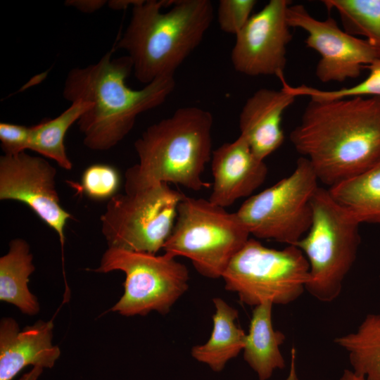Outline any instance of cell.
Masks as SVG:
<instances>
[{
    "mask_svg": "<svg viewBox=\"0 0 380 380\" xmlns=\"http://www.w3.org/2000/svg\"><path fill=\"white\" fill-rule=\"evenodd\" d=\"M360 224L380 225V160L365 172L328 189Z\"/></svg>",
    "mask_w": 380,
    "mask_h": 380,
    "instance_id": "cell-20",
    "label": "cell"
},
{
    "mask_svg": "<svg viewBox=\"0 0 380 380\" xmlns=\"http://www.w3.org/2000/svg\"><path fill=\"white\" fill-rule=\"evenodd\" d=\"M53 329L52 321L39 319L20 330L14 319H1L0 380H12L30 365L52 368L61 355L60 348L52 343Z\"/></svg>",
    "mask_w": 380,
    "mask_h": 380,
    "instance_id": "cell-15",
    "label": "cell"
},
{
    "mask_svg": "<svg viewBox=\"0 0 380 380\" xmlns=\"http://www.w3.org/2000/svg\"><path fill=\"white\" fill-rule=\"evenodd\" d=\"M286 20L290 27L305 31V44L320 56L315 75L321 82L357 78L366 65L380 58V52L366 39L343 30L333 18H315L303 5L290 4Z\"/></svg>",
    "mask_w": 380,
    "mask_h": 380,
    "instance_id": "cell-11",
    "label": "cell"
},
{
    "mask_svg": "<svg viewBox=\"0 0 380 380\" xmlns=\"http://www.w3.org/2000/svg\"><path fill=\"white\" fill-rule=\"evenodd\" d=\"M120 175L113 166L94 164L89 166L82 176V188L87 196L94 200L110 199L120 186Z\"/></svg>",
    "mask_w": 380,
    "mask_h": 380,
    "instance_id": "cell-25",
    "label": "cell"
},
{
    "mask_svg": "<svg viewBox=\"0 0 380 380\" xmlns=\"http://www.w3.org/2000/svg\"><path fill=\"white\" fill-rule=\"evenodd\" d=\"M214 18L210 0H140L117 47L146 85L175 72L201 44Z\"/></svg>",
    "mask_w": 380,
    "mask_h": 380,
    "instance_id": "cell-3",
    "label": "cell"
},
{
    "mask_svg": "<svg viewBox=\"0 0 380 380\" xmlns=\"http://www.w3.org/2000/svg\"><path fill=\"white\" fill-rule=\"evenodd\" d=\"M140 0H118L110 1L108 3L109 6L115 10L125 9L127 7H133L138 4Z\"/></svg>",
    "mask_w": 380,
    "mask_h": 380,
    "instance_id": "cell-30",
    "label": "cell"
},
{
    "mask_svg": "<svg viewBox=\"0 0 380 380\" xmlns=\"http://www.w3.org/2000/svg\"><path fill=\"white\" fill-rule=\"evenodd\" d=\"M32 260L30 246L23 239L11 240L8 253L0 258V300L14 305L27 315L39 311L37 298L27 285L35 270Z\"/></svg>",
    "mask_w": 380,
    "mask_h": 380,
    "instance_id": "cell-19",
    "label": "cell"
},
{
    "mask_svg": "<svg viewBox=\"0 0 380 380\" xmlns=\"http://www.w3.org/2000/svg\"><path fill=\"white\" fill-rule=\"evenodd\" d=\"M213 124L209 111L188 106L148 127L134 142L139 163L127 170L125 191L158 183L208 188L202 175L211 160Z\"/></svg>",
    "mask_w": 380,
    "mask_h": 380,
    "instance_id": "cell-4",
    "label": "cell"
},
{
    "mask_svg": "<svg viewBox=\"0 0 380 380\" xmlns=\"http://www.w3.org/2000/svg\"><path fill=\"white\" fill-rule=\"evenodd\" d=\"M334 343L347 352L355 374L380 380V314L367 315L355 331L336 337Z\"/></svg>",
    "mask_w": 380,
    "mask_h": 380,
    "instance_id": "cell-22",
    "label": "cell"
},
{
    "mask_svg": "<svg viewBox=\"0 0 380 380\" xmlns=\"http://www.w3.org/2000/svg\"><path fill=\"white\" fill-rule=\"evenodd\" d=\"M215 312L210 338L191 349V356L206 364L215 372L224 368L227 362L243 350L246 334L238 326V311L220 298L213 299Z\"/></svg>",
    "mask_w": 380,
    "mask_h": 380,
    "instance_id": "cell-18",
    "label": "cell"
},
{
    "mask_svg": "<svg viewBox=\"0 0 380 380\" xmlns=\"http://www.w3.org/2000/svg\"><path fill=\"white\" fill-rule=\"evenodd\" d=\"M318 178L300 157L292 173L246 199L236 212L250 234L295 246L309 230Z\"/></svg>",
    "mask_w": 380,
    "mask_h": 380,
    "instance_id": "cell-10",
    "label": "cell"
},
{
    "mask_svg": "<svg viewBox=\"0 0 380 380\" xmlns=\"http://www.w3.org/2000/svg\"><path fill=\"white\" fill-rule=\"evenodd\" d=\"M106 2L100 0H71L66 1L65 4L74 6L84 13H92L101 8Z\"/></svg>",
    "mask_w": 380,
    "mask_h": 380,
    "instance_id": "cell-28",
    "label": "cell"
},
{
    "mask_svg": "<svg viewBox=\"0 0 380 380\" xmlns=\"http://www.w3.org/2000/svg\"><path fill=\"white\" fill-rule=\"evenodd\" d=\"M222 278L225 289L237 293L244 304L255 307L269 301L287 305L305 290L310 267L296 246L277 250L249 239L232 259Z\"/></svg>",
    "mask_w": 380,
    "mask_h": 380,
    "instance_id": "cell-7",
    "label": "cell"
},
{
    "mask_svg": "<svg viewBox=\"0 0 380 380\" xmlns=\"http://www.w3.org/2000/svg\"><path fill=\"white\" fill-rule=\"evenodd\" d=\"M184 195L158 183L113 196L100 218L108 247L156 254L171 233Z\"/></svg>",
    "mask_w": 380,
    "mask_h": 380,
    "instance_id": "cell-8",
    "label": "cell"
},
{
    "mask_svg": "<svg viewBox=\"0 0 380 380\" xmlns=\"http://www.w3.org/2000/svg\"><path fill=\"white\" fill-rule=\"evenodd\" d=\"M56 175L55 167L41 156L24 151L0 157V200L28 206L57 233L63 248L65 227L72 215L61 204Z\"/></svg>",
    "mask_w": 380,
    "mask_h": 380,
    "instance_id": "cell-12",
    "label": "cell"
},
{
    "mask_svg": "<svg viewBox=\"0 0 380 380\" xmlns=\"http://www.w3.org/2000/svg\"><path fill=\"white\" fill-rule=\"evenodd\" d=\"M255 0H220L217 18L221 30L236 35L251 17Z\"/></svg>",
    "mask_w": 380,
    "mask_h": 380,
    "instance_id": "cell-26",
    "label": "cell"
},
{
    "mask_svg": "<svg viewBox=\"0 0 380 380\" xmlns=\"http://www.w3.org/2000/svg\"><path fill=\"white\" fill-rule=\"evenodd\" d=\"M272 306L269 301L255 306L243 349L244 360L259 380H268L276 369L285 367L279 347L286 336L273 328Z\"/></svg>",
    "mask_w": 380,
    "mask_h": 380,
    "instance_id": "cell-17",
    "label": "cell"
},
{
    "mask_svg": "<svg viewBox=\"0 0 380 380\" xmlns=\"http://www.w3.org/2000/svg\"><path fill=\"white\" fill-rule=\"evenodd\" d=\"M291 1L270 0L251 15L236 35L231 61L236 71L250 77L284 76L287 46L292 39L286 11Z\"/></svg>",
    "mask_w": 380,
    "mask_h": 380,
    "instance_id": "cell-13",
    "label": "cell"
},
{
    "mask_svg": "<svg viewBox=\"0 0 380 380\" xmlns=\"http://www.w3.org/2000/svg\"><path fill=\"white\" fill-rule=\"evenodd\" d=\"M91 106L89 101H76L57 117L31 126L28 149L54 160L61 168L70 170L72 163L66 153L65 137L68 129Z\"/></svg>",
    "mask_w": 380,
    "mask_h": 380,
    "instance_id": "cell-21",
    "label": "cell"
},
{
    "mask_svg": "<svg viewBox=\"0 0 380 380\" xmlns=\"http://www.w3.org/2000/svg\"><path fill=\"white\" fill-rule=\"evenodd\" d=\"M296 351L294 347L291 350V360L289 374L284 380H299L296 369Z\"/></svg>",
    "mask_w": 380,
    "mask_h": 380,
    "instance_id": "cell-29",
    "label": "cell"
},
{
    "mask_svg": "<svg viewBox=\"0 0 380 380\" xmlns=\"http://www.w3.org/2000/svg\"><path fill=\"white\" fill-rule=\"evenodd\" d=\"M296 98L282 88H262L246 101L239 115L240 136L258 158L265 160L284 143L282 116Z\"/></svg>",
    "mask_w": 380,
    "mask_h": 380,
    "instance_id": "cell-16",
    "label": "cell"
},
{
    "mask_svg": "<svg viewBox=\"0 0 380 380\" xmlns=\"http://www.w3.org/2000/svg\"><path fill=\"white\" fill-rule=\"evenodd\" d=\"M43 370L42 367H33L30 372L24 374L18 380H37Z\"/></svg>",
    "mask_w": 380,
    "mask_h": 380,
    "instance_id": "cell-31",
    "label": "cell"
},
{
    "mask_svg": "<svg viewBox=\"0 0 380 380\" xmlns=\"http://www.w3.org/2000/svg\"><path fill=\"white\" fill-rule=\"evenodd\" d=\"M328 10H336L348 33L361 35L380 52V0H324Z\"/></svg>",
    "mask_w": 380,
    "mask_h": 380,
    "instance_id": "cell-23",
    "label": "cell"
},
{
    "mask_svg": "<svg viewBox=\"0 0 380 380\" xmlns=\"http://www.w3.org/2000/svg\"><path fill=\"white\" fill-rule=\"evenodd\" d=\"M289 139L331 187L380 160V98L310 99Z\"/></svg>",
    "mask_w": 380,
    "mask_h": 380,
    "instance_id": "cell-1",
    "label": "cell"
},
{
    "mask_svg": "<svg viewBox=\"0 0 380 380\" xmlns=\"http://www.w3.org/2000/svg\"><path fill=\"white\" fill-rule=\"evenodd\" d=\"M339 380H367L363 376L357 375L353 370L346 369L343 371Z\"/></svg>",
    "mask_w": 380,
    "mask_h": 380,
    "instance_id": "cell-32",
    "label": "cell"
},
{
    "mask_svg": "<svg viewBox=\"0 0 380 380\" xmlns=\"http://www.w3.org/2000/svg\"><path fill=\"white\" fill-rule=\"evenodd\" d=\"M312 209L310 227L295 246L310 267L305 290L318 300L329 303L340 295L356 259L360 223L322 187L313 196Z\"/></svg>",
    "mask_w": 380,
    "mask_h": 380,
    "instance_id": "cell-5",
    "label": "cell"
},
{
    "mask_svg": "<svg viewBox=\"0 0 380 380\" xmlns=\"http://www.w3.org/2000/svg\"><path fill=\"white\" fill-rule=\"evenodd\" d=\"M120 270L125 274L124 293L110 310L123 316H145L151 311L161 315L187 291V267L167 253L156 254L108 248L99 273Z\"/></svg>",
    "mask_w": 380,
    "mask_h": 380,
    "instance_id": "cell-9",
    "label": "cell"
},
{
    "mask_svg": "<svg viewBox=\"0 0 380 380\" xmlns=\"http://www.w3.org/2000/svg\"><path fill=\"white\" fill-rule=\"evenodd\" d=\"M249 232L236 213L208 199L184 195L163 249L191 261L203 277H222L230 261L249 239Z\"/></svg>",
    "mask_w": 380,
    "mask_h": 380,
    "instance_id": "cell-6",
    "label": "cell"
},
{
    "mask_svg": "<svg viewBox=\"0 0 380 380\" xmlns=\"http://www.w3.org/2000/svg\"><path fill=\"white\" fill-rule=\"evenodd\" d=\"M369 74L363 81L349 87H343L336 90H322L306 85L293 87L289 84L285 78L280 80L282 89L290 94L297 97L308 96L310 99L328 101L352 97L380 98V58L366 65Z\"/></svg>",
    "mask_w": 380,
    "mask_h": 380,
    "instance_id": "cell-24",
    "label": "cell"
},
{
    "mask_svg": "<svg viewBox=\"0 0 380 380\" xmlns=\"http://www.w3.org/2000/svg\"><path fill=\"white\" fill-rule=\"evenodd\" d=\"M30 127L0 123L1 146L4 155H16L29 148Z\"/></svg>",
    "mask_w": 380,
    "mask_h": 380,
    "instance_id": "cell-27",
    "label": "cell"
},
{
    "mask_svg": "<svg viewBox=\"0 0 380 380\" xmlns=\"http://www.w3.org/2000/svg\"><path fill=\"white\" fill-rule=\"evenodd\" d=\"M107 52L96 63L70 70L63 95L72 103L83 100L91 106L77 121L84 144L94 151L108 150L132 130L138 115L161 105L172 92L174 76L156 79L134 90L126 79L133 70L130 58H112Z\"/></svg>",
    "mask_w": 380,
    "mask_h": 380,
    "instance_id": "cell-2",
    "label": "cell"
},
{
    "mask_svg": "<svg viewBox=\"0 0 380 380\" xmlns=\"http://www.w3.org/2000/svg\"><path fill=\"white\" fill-rule=\"evenodd\" d=\"M210 161L213 183L208 200L224 208L239 198L250 197L265 182L268 172L265 161L253 153L240 135L213 151Z\"/></svg>",
    "mask_w": 380,
    "mask_h": 380,
    "instance_id": "cell-14",
    "label": "cell"
}]
</instances>
